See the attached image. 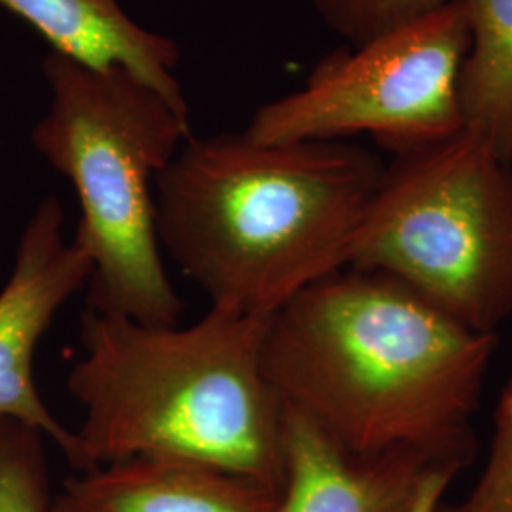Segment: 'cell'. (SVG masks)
Returning a JSON list of instances; mask_svg holds the SVG:
<instances>
[{
  "label": "cell",
  "mask_w": 512,
  "mask_h": 512,
  "mask_svg": "<svg viewBox=\"0 0 512 512\" xmlns=\"http://www.w3.org/2000/svg\"><path fill=\"white\" fill-rule=\"evenodd\" d=\"M495 349L399 279L344 268L275 311L262 359L281 403L351 454L465 469Z\"/></svg>",
  "instance_id": "cell-1"
},
{
  "label": "cell",
  "mask_w": 512,
  "mask_h": 512,
  "mask_svg": "<svg viewBox=\"0 0 512 512\" xmlns=\"http://www.w3.org/2000/svg\"><path fill=\"white\" fill-rule=\"evenodd\" d=\"M384 167L346 141L190 135L154 184L162 251L209 308L272 317L348 268L349 243Z\"/></svg>",
  "instance_id": "cell-2"
},
{
  "label": "cell",
  "mask_w": 512,
  "mask_h": 512,
  "mask_svg": "<svg viewBox=\"0 0 512 512\" xmlns=\"http://www.w3.org/2000/svg\"><path fill=\"white\" fill-rule=\"evenodd\" d=\"M268 321L209 308L186 327L148 325L88 308L67 378L82 408L69 463L188 459L281 492L285 406L264 372Z\"/></svg>",
  "instance_id": "cell-3"
},
{
  "label": "cell",
  "mask_w": 512,
  "mask_h": 512,
  "mask_svg": "<svg viewBox=\"0 0 512 512\" xmlns=\"http://www.w3.org/2000/svg\"><path fill=\"white\" fill-rule=\"evenodd\" d=\"M52 101L33 145L74 186V243L92 262L88 308L175 325L183 300L165 270L154 184L192 135L190 116L122 67L44 61Z\"/></svg>",
  "instance_id": "cell-4"
},
{
  "label": "cell",
  "mask_w": 512,
  "mask_h": 512,
  "mask_svg": "<svg viewBox=\"0 0 512 512\" xmlns=\"http://www.w3.org/2000/svg\"><path fill=\"white\" fill-rule=\"evenodd\" d=\"M348 268L399 279L478 332L512 317V165L463 128L397 154L349 243Z\"/></svg>",
  "instance_id": "cell-5"
},
{
  "label": "cell",
  "mask_w": 512,
  "mask_h": 512,
  "mask_svg": "<svg viewBox=\"0 0 512 512\" xmlns=\"http://www.w3.org/2000/svg\"><path fill=\"white\" fill-rule=\"evenodd\" d=\"M471 48L463 0L319 61L300 90L256 110L243 131L256 143L344 141L368 133L397 154L465 128L461 73Z\"/></svg>",
  "instance_id": "cell-6"
},
{
  "label": "cell",
  "mask_w": 512,
  "mask_h": 512,
  "mask_svg": "<svg viewBox=\"0 0 512 512\" xmlns=\"http://www.w3.org/2000/svg\"><path fill=\"white\" fill-rule=\"evenodd\" d=\"M92 262L63 234V207L46 198L27 222L14 270L0 291V418L40 431L69 461L74 431L57 420L38 393V344L57 311L88 285Z\"/></svg>",
  "instance_id": "cell-7"
},
{
  "label": "cell",
  "mask_w": 512,
  "mask_h": 512,
  "mask_svg": "<svg viewBox=\"0 0 512 512\" xmlns=\"http://www.w3.org/2000/svg\"><path fill=\"white\" fill-rule=\"evenodd\" d=\"M440 465L410 450L351 454L285 406V480L274 512H408Z\"/></svg>",
  "instance_id": "cell-8"
},
{
  "label": "cell",
  "mask_w": 512,
  "mask_h": 512,
  "mask_svg": "<svg viewBox=\"0 0 512 512\" xmlns=\"http://www.w3.org/2000/svg\"><path fill=\"white\" fill-rule=\"evenodd\" d=\"M63 494L84 512H274L281 492L207 463L135 458L84 471Z\"/></svg>",
  "instance_id": "cell-9"
},
{
  "label": "cell",
  "mask_w": 512,
  "mask_h": 512,
  "mask_svg": "<svg viewBox=\"0 0 512 512\" xmlns=\"http://www.w3.org/2000/svg\"><path fill=\"white\" fill-rule=\"evenodd\" d=\"M0 6L37 29L57 54L93 67H122L190 116L175 76L177 42L139 25L120 0H0Z\"/></svg>",
  "instance_id": "cell-10"
},
{
  "label": "cell",
  "mask_w": 512,
  "mask_h": 512,
  "mask_svg": "<svg viewBox=\"0 0 512 512\" xmlns=\"http://www.w3.org/2000/svg\"><path fill=\"white\" fill-rule=\"evenodd\" d=\"M471 48L461 73L465 128L512 165V0H463Z\"/></svg>",
  "instance_id": "cell-11"
},
{
  "label": "cell",
  "mask_w": 512,
  "mask_h": 512,
  "mask_svg": "<svg viewBox=\"0 0 512 512\" xmlns=\"http://www.w3.org/2000/svg\"><path fill=\"white\" fill-rule=\"evenodd\" d=\"M46 437L18 421L0 418V512H50Z\"/></svg>",
  "instance_id": "cell-12"
},
{
  "label": "cell",
  "mask_w": 512,
  "mask_h": 512,
  "mask_svg": "<svg viewBox=\"0 0 512 512\" xmlns=\"http://www.w3.org/2000/svg\"><path fill=\"white\" fill-rule=\"evenodd\" d=\"M446 0H310L332 33L361 46L412 19L425 16Z\"/></svg>",
  "instance_id": "cell-13"
},
{
  "label": "cell",
  "mask_w": 512,
  "mask_h": 512,
  "mask_svg": "<svg viewBox=\"0 0 512 512\" xmlns=\"http://www.w3.org/2000/svg\"><path fill=\"white\" fill-rule=\"evenodd\" d=\"M437 512H512V378L495 408L494 439L484 473L456 505Z\"/></svg>",
  "instance_id": "cell-14"
},
{
  "label": "cell",
  "mask_w": 512,
  "mask_h": 512,
  "mask_svg": "<svg viewBox=\"0 0 512 512\" xmlns=\"http://www.w3.org/2000/svg\"><path fill=\"white\" fill-rule=\"evenodd\" d=\"M458 467L440 465L435 467L429 475L425 476L420 492L416 495L412 507L408 512H437L442 505V497L450 482L458 476Z\"/></svg>",
  "instance_id": "cell-15"
},
{
  "label": "cell",
  "mask_w": 512,
  "mask_h": 512,
  "mask_svg": "<svg viewBox=\"0 0 512 512\" xmlns=\"http://www.w3.org/2000/svg\"><path fill=\"white\" fill-rule=\"evenodd\" d=\"M50 512H84L80 507H76L73 501L67 497V495L57 494L54 497V503H52V509Z\"/></svg>",
  "instance_id": "cell-16"
}]
</instances>
